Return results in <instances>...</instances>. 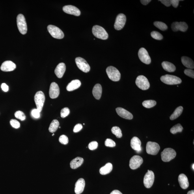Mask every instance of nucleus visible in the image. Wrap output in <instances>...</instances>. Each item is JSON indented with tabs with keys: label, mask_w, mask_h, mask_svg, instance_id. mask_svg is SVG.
I'll use <instances>...</instances> for the list:
<instances>
[{
	"label": "nucleus",
	"mask_w": 194,
	"mask_h": 194,
	"mask_svg": "<svg viewBox=\"0 0 194 194\" xmlns=\"http://www.w3.org/2000/svg\"><path fill=\"white\" fill-rule=\"evenodd\" d=\"M92 32L94 36L102 40H107L108 38V34L102 27L98 25L94 26L92 29Z\"/></svg>",
	"instance_id": "obj_1"
},
{
	"label": "nucleus",
	"mask_w": 194,
	"mask_h": 194,
	"mask_svg": "<svg viewBox=\"0 0 194 194\" xmlns=\"http://www.w3.org/2000/svg\"><path fill=\"white\" fill-rule=\"evenodd\" d=\"M160 79L163 83L169 85H177L182 83V80L180 78L175 75H166L161 76Z\"/></svg>",
	"instance_id": "obj_2"
},
{
	"label": "nucleus",
	"mask_w": 194,
	"mask_h": 194,
	"mask_svg": "<svg viewBox=\"0 0 194 194\" xmlns=\"http://www.w3.org/2000/svg\"><path fill=\"white\" fill-rule=\"evenodd\" d=\"M176 152L173 149L166 148L161 153L162 160L164 162H169L176 156Z\"/></svg>",
	"instance_id": "obj_3"
},
{
	"label": "nucleus",
	"mask_w": 194,
	"mask_h": 194,
	"mask_svg": "<svg viewBox=\"0 0 194 194\" xmlns=\"http://www.w3.org/2000/svg\"><path fill=\"white\" fill-rule=\"evenodd\" d=\"M107 74L109 79L113 81H118L120 79L121 75L119 71L113 66H109L106 69Z\"/></svg>",
	"instance_id": "obj_4"
},
{
	"label": "nucleus",
	"mask_w": 194,
	"mask_h": 194,
	"mask_svg": "<svg viewBox=\"0 0 194 194\" xmlns=\"http://www.w3.org/2000/svg\"><path fill=\"white\" fill-rule=\"evenodd\" d=\"M17 27L21 34H25L27 33V28L25 17L22 14H19L17 18Z\"/></svg>",
	"instance_id": "obj_5"
},
{
	"label": "nucleus",
	"mask_w": 194,
	"mask_h": 194,
	"mask_svg": "<svg viewBox=\"0 0 194 194\" xmlns=\"http://www.w3.org/2000/svg\"><path fill=\"white\" fill-rule=\"evenodd\" d=\"M34 101L37 109L40 112L42 111L45 101V95L42 91L37 92L34 96Z\"/></svg>",
	"instance_id": "obj_6"
},
{
	"label": "nucleus",
	"mask_w": 194,
	"mask_h": 194,
	"mask_svg": "<svg viewBox=\"0 0 194 194\" xmlns=\"http://www.w3.org/2000/svg\"><path fill=\"white\" fill-rule=\"evenodd\" d=\"M135 83L138 87L143 90H148L150 87L149 82L144 75H140L138 76L136 79Z\"/></svg>",
	"instance_id": "obj_7"
},
{
	"label": "nucleus",
	"mask_w": 194,
	"mask_h": 194,
	"mask_svg": "<svg viewBox=\"0 0 194 194\" xmlns=\"http://www.w3.org/2000/svg\"><path fill=\"white\" fill-rule=\"evenodd\" d=\"M47 30L52 36L57 39H62L64 37V34L59 28L53 25L47 26Z\"/></svg>",
	"instance_id": "obj_8"
},
{
	"label": "nucleus",
	"mask_w": 194,
	"mask_h": 194,
	"mask_svg": "<svg viewBox=\"0 0 194 194\" xmlns=\"http://www.w3.org/2000/svg\"><path fill=\"white\" fill-rule=\"evenodd\" d=\"M160 150L159 144L155 142H148L146 144V151L148 154L156 155Z\"/></svg>",
	"instance_id": "obj_9"
},
{
	"label": "nucleus",
	"mask_w": 194,
	"mask_h": 194,
	"mask_svg": "<svg viewBox=\"0 0 194 194\" xmlns=\"http://www.w3.org/2000/svg\"><path fill=\"white\" fill-rule=\"evenodd\" d=\"M75 62L78 67L80 70L85 73L89 72L90 70L89 65L83 58L79 57H77L75 58Z\"/></svg>",
	"instance_id": "obj_10"
},
{
	"label": "nucleus",
	"mask_w": 194,
	"mask_h": 194,
	"mask_svg": "<svg viewBox=\"0 0 194 194\" xmlns=\"http://www.w3.org/2000/svg\"><path fill=\"white\" fill-rule=\"evenodd\" d=\"M155 175L154 172L148 170L143 179V183L146 188H149L152 186L154 182Z\"/></svg>",
	"instance_id": "obj_11"
},
{
	"label": "nucleus",
	"mask_w": 194,
	"mask_h": 194,
	"mask_svg": "<svg viewBox=\"0 0 194 194\" xmlns=\"http://www.w3.org/2000/svg\"><path fill=\"white\" fill-rule=\"evenodd\" d=\"M126 21V17L122 14H119L116 17L114 27L117 30H122L124 27Z\"/></svg>",
	"instance_id": "obj_12"
},
{
	"label": "nucleus",
	"mask_w": 194,
	"mask_h": 194,
	"mask_svg": "<svg viewBox=\"0 0 194 194\" xmlns=\"http://www.w3.org/2000/svg\"><path fill=\"white\" fill-rule=\"evenodd\" d=\"M138 56L139 59L143 63L146 64H149L151 62V59L150 56L146 50L142 47L140 48L138 52Z\"/></svg>",
	"instance_id": "obj_13"
},
{
	"label": "nucleus",
	"mask_w": 194,
	"mask_h": 194,
	"mask_svg": "<svg viewBox=\"0 0 194 194\" xmlns=\"http://www.w3.org/2000/svg\"><path fill=\"white\" fill-rule=\"evenodd\" d=\"M143 162L142 157L138 155H135L129 161V167L131 169L135 170L139 168Z\"/></svg>",
	"instance_id": "obj_14"
},
{
	"label": "nucleus",
	"mask_w": 194,
	"mask_h": 194,
	"mask_svg": "<svg viewBox=\"0 0 194 194\" xmlns=\"http://www.w3.org/2000/svg\"><path fill=\"white\" fill-rule=\"evenodd\" d=\"M171 29L174 32L180 31L182 32H185L188 29V26L185 22H175L172 23L171 25Z\"/></svg>",
	"instance_id": "obj_15"
},
{
	"label": "nucleus",
	"mask_w": 194,
	"mask_h": 194,
	"mask_svg": "<svg viewBox=\"0 0 194 194\" xmlns=\"http://www.w3.org/2000/svg\"><path fill=\"white\" fill-rule=\"evenodd\" d=\"M60 90L59 86L57 83L53 82L51 84L50 87L49 94L51 99H55L59 96Z\"/></svg>",
	"instance_id": "obj_16"
},
{
	"label": "nucleus",
	"mask_w": 194,
	"mask_h": 194,
	"mask_svg": "<svg viewBox=\"0 0 194 194\" xmlns=\"http://www.w3.org/2000/svg\"><path fill=\"white\" fill-rule=\"evenodd\" d=\"M63 10L64 12L68 14L79 16L81 14L80 11L78 8L74 6L67 5L63 6Z\"/></svg>",
	"instance_id": "obj_17"
},
{
	"label": "nucleus",
	"mask_w": 194,
	"mask_h": 194,
	"mask_svg": "<svg viewBox=\"0 0 194 194\" xmlns=\"http://www.w3.org/2000/svg\"><path fill=\"white\" fill-rule=\"evenodd\" d=\"M116 111L119 115L125 119L131 120L133 118L132 114L130 112L123 108L117 107Z\"/></svg>",
	"instance_id": "obj_18"
},
{
	"label": "nucleus",
	"mask_w": 194,
	"mask_h": 194,
	"mask_svg": "<svg viewBox=\"0 0 194 194\" xmlns=\"http://www.w3.org/2000/svg\"><path fill=\"white\" fill-rule=\"evenodd\" d=\"M16 65L11 61H6L2 64L1 69L4 72H10L14 71L16 68Z\"/></svg>",
	"instance_id": "obj_19"
},
{
	"label": "nucleus",
	"mask_w": 194,
	"mask_h": 194,
	"mask_svg": "<svg viewBox=\"0 0 194 194\" xmlns=\"http://www.w3.org/2000/svg\"><path fill=\"white\" fill-rule=\"evenodd\" d=\"M85 185V181L83 178H80L75 183V194H80L84 191Z\"/></svg>",
	"instance_id": "obj_20"
},
{
	"label": "nucleus",
	"mask_w": 194,
	"mask_h": 194,
	"mask_svg": "<svg viewBox=\"0 0 194 194\" xmlns=\"http://www.w3.org/2000/svg\"><path fill=\"white\" fill-rule=\"evenodd\" d=\"M141 142L140 140L136 137H133L131 140V146L134 150L137 152H141Z\"/></svg>",
	"instance_id": "obj_21"
},
{
	"label": "nucleus",
	"mask_w": 194,
	"mask_h": 194,
	"mask_svg": "<svg viewBox=\"0 0 194 194\" xmlns=\"http://www.w3.org/2000/svg\"><path fill=\"white\" fill-rule=\"evenodd\" d=\"M66 70V65L63 63H61L58 65L55 70V73L59 78H61L63 76Z\"/></svg>",
	"instance_id": "obj_22"
},
{
	"label": "nucleus",
	"mask_w": 194,
	"mask_h": 194,
	"mask_svg": "<svg viewBox=\"0 0 194 194\" xmlns=\"http://www.w3.org/2000/svg\"><path fill=\"white\" fill-rule=\"evenodd\" d=\"M178 182L180 186L183 189H186L189 186V183L187 176L185 174H180L178 177Z\"/></svg>",
	"instance_id": "obj_23"
},
{
	"label": "nucleus",
	"mask_w": 194,
	"mask_h": 194,
	"mask_svg": "<svg viewBox=\"0 0 194 194\" xmlns=\"http://www.w3.org/2000/svg\"><path fill=\"white\" fill-rule=\"evenodd\" d=\"M81 82L79 79L73 80L69 83L67 87V90L68 91H73L80 87Z\"/></svg>",
	"instance_id": "obj_24"
},
{
	"label": "nucleus",
	"mask_w": 194,
	"mask_h": 194,
	"mask_svg": "<svg viewBox=\"0 0 194 194\" xmlns=\"http://www.w3.org/2000/svg\"><path fill=\"white\" fill-rule=\"evenodd\" d=\"M102 88L100 84H97L94 86L92 90V94L95 98L99 100L102 95Z\"/></svg>",
	"instance_id": "obj_25"
},
{
	"label": "nucleus",
	"mask_w": 194,
	"mask_h": 194,
	"mask_svg": "<svg viewBox=\"0 0 194 194\" xmlns=\"http://www.w3.org/2000/svg\"><path fill=\"white\" fill-rule=\"evenodd\" d=\"M84 160L81 157H78L72 160L70 163V167L72 169H76L83 164Z\"/></svg>",
	"instance_id": "obj_26"
},
{
	"label": "nucleus",
	"mask_w": 194,
	"mask_h": 194,
	"mask_svg": "<svg viewBox=\"0 0 194 194\" xmlns=\"http://www.w3.org/2000/svg\"><path fill=\"white\" fill-rule=\"evenodd\" d=\"M182 63L185 67L190 69H194V64L193 60L189 57L183 56L181 58Z\"/></svg>",
	"instance_id": "obj_27"
},
{
	"label": "nucleus",
	"mask_w": 194,
	"mask_h": 194,
	"mask_svg": "<svg viewBox=\"0 0 194 194\" xmlns=\"http://www.w3.org/2000/svg\"><path fill=\"white\" fill-rule=\"evenodd\" d=\"M162 66L164 70L168 72H174L176 70V66L169 62L167 61L163 62L162 63Z\"/></svg>",
	"instance_id": "obj_28"
},
{
	"label": "nucleus",
	"mask_w": 194,
	"mask_h": 194,
	"mask_svg": "<svg viewBox=\"0 0 194 194\" xmlns=\"http://www.w3.org/2000/svg\"><path fill=\"white\" fill-rule=\"evenodd\" d=\"M113 169V165L111 163H107L100 169V174L104 175L110 173Z\"/></svg>",
	"instance_id": "obj_29"
},
{
	"label": "nucleus",
	"mask_w": 194,
	"mask_h": 194,
	"mask_svg": "<svg viewBox=\"0 0 194 194\" xmlns=\"http://www.w3.org/2000/svg\"><path fill=\"white\" fill-rule=\"evenodd\" d=\"M183 107L180 106L176 108L174 113L170 116V119L171 120H174L178 118L182 114L183 111Z\"/></svg>",
	"instance_id": "obj_30"
},
{
	"label": "nucleus",
	"mask_w": 194,
	"mask_h": 194,
	"mask_svg": "<svg viewBox=\"0 0 194 194\" xmlns=\"http://www.w3.org/2000/svg\"><path fill=\"white\" fill-rule=\"evenodd\" d=\"M59 123L57 120L55 119L52 121L51 123L49 128L50 132L54 133L57 130L59 127Z\"/></svg>",
	"instance_id": "obj_31"
},
{
	"label": "nucleus",
	"mask_w": 194,
	"mask_h": 194,
	"mask_svg": "<svg viewBox=\"0 0 194 194\" xmlns=\"http://www.w3.org/2000/svg\"><path fill=\"white\" fill-rule=\"evenodd\" d=\"M156 104V101L154 100H145L142 103V105L147 108H150L154 107Z\"/></svg>",
	"instance_id": "obj_32"
},
{
	"label": "nucleus",
	"mask_w": 194,
	"mask_h": 194,
	"mask_svg": "<svg viewBox=\"0 0 194 194\" xmlns=\"http://www.w3.org/2000/svg\"><path fill=\"white\" fill-rule=\"evenodd\" d=\"M183 127L180 124H178L175 125L170 129V131L173 134H175L178 132H181L183 130Z\"/></svg>",
	"instance_id": "obj_33"
},
{
	"label": "nucleus",
	"mask_w": 194,
	"mask_h": 194,
	"mask_svg": "<svg viewBox=\"0 0 194 194\" xmlns=\"http://www.w3.org/2000/svg\"><path fill=\"white\" fill-rule=\"evenodd\" d=\"M154 25L161 31H165L168 29V26L165 23L162 22L155 21L154 23Z\"/></svg>",
	"instance_id": "obj_34"
},
{
	"label": "nucleus",
	"mask_w": 194,
	"mask_h": 194,
	"mask_svg": "<svg viewBox=\"0 0 194 194\" xmlns=\"http://www.w3.org/2000/svg\"><path fill=\"white\" fill-rule=\"evenodd\" d=\"M111 131L112 133L115 135L116 137L120 138L122 137V131L119 127L117 126L114 127L112 128Z\"/></svg>",
	"instance_id": "obj_35"
},
{
	"label": "nucleus",
	"mask_w": 194,
	"mask_h": 194,
	"mask_svg": "<svg viewBox=\"0 0 194 194\" xmlns=\"http://www.w3.org/2000/svg\"><path fill=\"white\" fill-rule=\"evenodd\" d=\"M151 36L153 38L157 40H161L163 38V36L160 32L153 31L151 32Z\"/></svg>",
	"instance_id": "obj_36"
},
{
	"label": "nucleus",
	"mask_w": 194,
	"mask_h": 194,
	"mask_svg": "<svg viewBox=\"0 0 194 194\" xmlns=\"http://www.w3.org/2000/svg\"><path fill=\"white\" fill-rule=\"evenodd\" d=\"M14 115L16 118L21 120L23 121L26 119V116L22 111H17L15 112Z\"/></svg>",
	"instance_id": "obj_37"
},
{
	"label": "nucleus",
	"mask_w": 194,
	"mask_h": 194,
	"mask_svg": "<svg viewBox=\"0 0 194 194\" xmlns=\"http://www.w3.org/2000/svg\"><path fill=\"white\" fill-rule=\"evenodd\" d=\"M70 113V110L68 107H64L62 109L60 112V116L62 118H64L69 115Z\"/></svg>",
	"instance_id": "obj_38"
},
{
	"label": "nucleus",
	"mask_w": 194,
	"mask_h": 194,
	"mask_svg": "<svg viewBox=\"0 0 194 194\" xmlns=\"http://www.w3.org/2000/svg\"><path fill=\"white\" fill-rule=\"evenodd\" d=\"M105 145L109 147L113 148L116 146L115 142L111 139H107L105 140Z\"/></svg>",
	"instance_id": "obj_39"
},
{
	"label": "nucleus",
	"mask_w": 194,
	"mask_h": 194,
	"mask_svg": "<svg viewBox=\"0 0 194 194\" xmlns=\"http://www.w3.org/2000/svg\"><path fill=\"white\" fill-rule=\"evenodd\" d=\"M59 141L60 143L66 145L68 143V138L66 135H62L59 138Z\"/></svg>",
	"instance_id": "obj_40"
},
{
	"label": "nucleus",
	"mask_w": 194,
	"mask_h": 194,
	"mask_svg": "<svg viewBox=\"0 0 194 194\" xmlns=\"http://www.w3.org/2000/svg\"><path fill=\"white\" fill-rule=\"evenodd\" d=\"M10 124L14 128L17 129L20 127V123L16 119H12L10 120Z\"/></svg>",
	"instance_id": "obj_41"
},
{
	"label": "nucleus",
	"mask_w": 194,
	"mask_h": 194,
	"mask_svg": "<svg viewBox=\"0 0 194 194\" xmlns=\"http://www.w3.org/2000/svg\"><path fill=\"white\" fill-rule=\"evenodd\" d=\"M88 147L90 150H95L98 147V143L96 141L91 142L88 144Z\"/></svg>",
	"instance_id": "obj_42"
},
{
	"label": "nucleus",
	"mask_w": 194,
	"mask_h": 194,
	"mask_svg": "<svg viewBox=\"0 0 194 194\" xmlns=\"http://www.w3.org/2000/svg\"><path fill=\"white\" fill-rule=\"evenodd\" d=\"M184 73L185 75L189 77L194 79V71L193 70L190 69H187L184 71Z\"/></svg>",
	"instance_id": "obj_43"
},
{
	"label": "nucleus",
	"mask_w": 194,
	"mask_h": 194,
	"mask_svg": "<svg viewBox=\"0 0 194 194\" xmlns=\"http://www.w3.org/2000/svg\"><path fill=\"white\" fill-rule=\"evenodd\" d=\"M31 115L34 118H38L40 116V112L37 109H34L31 111Z\"/></svg>",
	"instance_id": "obj_44"
},
{
	"label": "nucleus",
	"mask_w": 194,
	"mask_h": 194,
	"mask_svg": "<svg viewBox=\"0 0 194 194\" xmlns=\"http://www.w3.org/2000/svg\"><path fill=\"white\" fill-rule=\"evenodd\" d=\"M83 126L81 124H78L75 125L73 129V131L75 133H77L80 131L83 128Z\"/></svg>",
	"instance_id": "obj_45"
},
{
	"label": "nucleus",
	"mask_w": 194,
	"mask_h": 194,
	"mask_svg": "<svg viewBox=\"0 0 194 194\" xmlns=\"http://www.w3.org/2000/svg\"><path fill=\"white\" fill-rule=\"evenodd\" d=\"M159 1H160L162 3L167 7L171 5V1L169 0H161Z\"/></svg>",
	"instance_id": "obj_46"
},
{
	"label": "nucleus",
	"mask_w": 194,
	"mask_h": 194,
	"mask_svg": "<svg viewBox=\"0 0 194 194\" xmlns=\"http://www.w3.org/2000/svg\"><path fill=\"white\" fill-rule=\"evenodd\" d=\"M171 1V5H172L174 7L176 8L178 7L179 2H180V1H178V0H172V1Z\"/></svg>",
	"instance_id": "obj_47"
},
{
	"label": "nucleus",
	"mask_w": 194,
	"mask_h": 194,
	"mask_svg": "<svg viewBox=\"0 0 194 194\" xmlns=\"http://www.w3.org/2000/svg\"><path fill=\"white\" fill-rule=\"evenodd\" d=\"M1 88L2 90L4 92H7L9 90L8 86L5 83H3L2 84Z\"/></svg>",
	"instance_id": "obj_48"
},
{
	"label": "nucleus",
	"mask_w": 194,
	"mask_h": 194,
	"mask_svg": "<svg viewBox=\"0 0 194 194\" xmlns=\"http://www.w3.org/2000/svg\"><path fill=\"white\" fill-rule=\"evenodd\" d=\"M151 1H151V0H141V1H140L141 3L143 5H147Z\"/></svg>",
	"instance_id": "obj_49"
},
{
	"label": "nucleus",
	"mask_w": 194,
	"mask_h": 194,
	"mask_svg": "<svg viewBox=\"0 0 194 194\" xmlns=\"http://www.w3.org/2000/svg\"><path fill=\"white\" fill-rule=\"evenodd\" d=\"M110 194H123L121 192L117 190H115L111 192Z\"/></svg>",
	"instance_id": "obj_50"
},
{
	"label": "nucleus",
	"mask_w": 194,
	"mask_h": 194,
	"mask_svg": "<svg viewBox=\"0 0 194 194\" xmlns=\"http://www.w3.org/2000/svg\"><path fill=\"white\" fill-rule=\"evenodd\" d=\"M187 194H194V191L192 190L189 191L188 192Z\"/></svg>",
	"instance_id": "obj_51"
},
{
	"label": "nucleus",
	"mask_w": 194,
	"mask_h": 194,
	"mask_svg": "<svg viewBox=\"0 0 194 194\" xmlns=\"http://www.w3.org/2000/svg\"><path fill=\"white\" fill-rule=\"evenodd\" d=\"M194 164H193V165H192V168H193V170H194Z\"/></svg>",
	"instance_id": "obj_52"
},
{
	"label": "nucleus",
	"mask_w": 194,
	"mask_h": 194,
	"mask_svg": "<svg viewBox=\"0 0 194 194\" xmlns=\"http://www.w3.org/2000/svg\"><path fill=\"white\" fill-rule=\"evenodd\" d=\"M54 135H55V134H53L52 135V136H53Z\"/></svg>",
	"instance_id": "obj_53"
},
{
	"label": "nucleus",
	"mask_w": 194,
	"mask_h": 194,
	"mask_svg": "<svg viewBox=\"0 0 194 194\" xmlns=\"http://www.w3.org/2000/svg\"><path fill=\"white\" fill-rule=\"evenodd\" d=\"M61 128V127H59V128Z\"/></svg>",
	"instance_id": "obj_54"
}]
</instances>
